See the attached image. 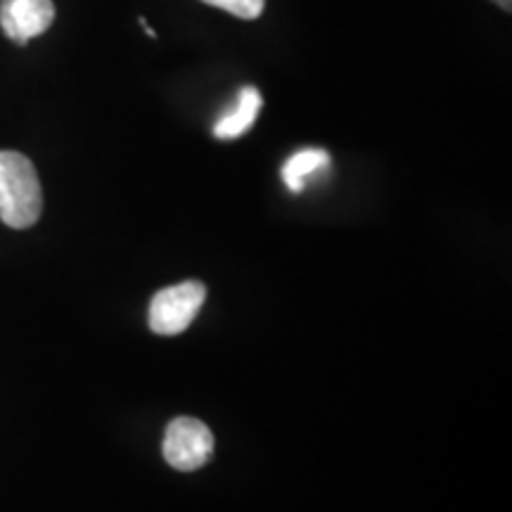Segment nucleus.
<instances>
[{
  "label": "nucleus",
  "mask_w": 512,
  "mask_h": 512,
  "mask_svg": "<svg viewBox=\"0 0 512 512\" xmlns=\"http://www.w3.org/2000/svg\"><path fill=\"white\" fill-rule=\"evenodd\" d=\"M261 93L254 86H245L235 98V105L216 121L214 136L219 140H235L245 136L249 128L254 126L256 117L261 110Z\"/></svg>",
  "instance_id": "obj_5"
},
{
  "label": "nucleus",
  "mask_w": 512,
  "mask_h": 512,
  "mask_svg": "<svg viewBox=\"0 0 512 512\" xmlns=\"http://www.w3.org/2000/svg\"><path fill=\"white\" fill-rule=\"evenodd\" d=\"M202 3L226 10L238 19H256L264 12L266 0H202Z\"/></svg>",
  "instance_id": "obj_7"
},
{
  "label": "nucleus",
  "mask_w": 512,
  "mask_h": 512,
  "mask_svg": "<svg viewBox=\"0 0 512 512\" xmlns=\"http://www.w3.org/2000/svg\"><path fill=\"white\" fill-rule=\"evenodd\" d=\"M204 299H207V287L200 280H185V283L164 287L150 302V313H147L150 330L164 337L181 335L197 318Z\"/></svg>",
  "instance_id": "obj_2"
},
{
  "label": "nucleus",
  "mask_w": 512,
  "mask_h": 512,
  "mask_svg": "<svg viewBox=\"0 0 512 512\" xmlns=\"http://www.w3.org/2000/svg\"><path fill=\"white\" fill-rule=\"evenodd\" d=\"M214 434L202 420L176 418L164 432V458L174 470L195 472L209 463Z\"/></svg>",
  "instance_id": "obj_3"
},
{
  "label": "nucleus",
  "mask_w": 512,
  "mask_h": 512,
  "mask_svg": "<svg viewBox=\"0 0 512 512\" xmlns=\"http://www.w3.org/2000/svg\"><path fill=\"white\" fill-rule=\"evenodd\" d=\"M330 169V155L320 147H306V150L294 152V155L283 164V183L292 192H304L313 178L325 174Z\"/></svg>",
  "instance_id": "obj_6"
},
{
  "label": "nucleus",
  "mask_w": 512,
  "mask_h": 512,
  "mask_svg": "<svg viewBox=\"0 0 512 512\" xmlns=\"http://www.w3.org/2000/svg\"><path fill=\"white\" fill-rule=\"evenodd\" d=\"M53 22V0H0V29L19 46L46 34Z\"/></svg>",
  "instance_id": "obj_4"
},
{
  "label": "nucleus",
  "mask_w": 512,
  "mask_h": 512,
  "mask_svg": "<svg viewBox=\"0 0 512 512\" xmlns=\"http://www.w3.org/2000/svg\"><path fill=\"white\" fill-rule=\"evenodd\" d=\"M43 214V188L36 166L22 152H0V221L5 226L31 228Z\"/></svg>",
  "instance_id": "obj_1"
},
{
  "label": "nucleus",
  "mask_w": 512,
  "mask_h": 512,
  "mask_svg": "<svg viewBox=\"0 0 512 512\" xmlns=\"http://www.w3.org/2000/svg\"><path fill=\"white\" fill-rule=\"evenodd\" d=\"M491 3H496L498 8L505 10V12H510V10H512V0H491Z\"/></svg>",
  "instance_id": "obj_8"
}]
</instances>
